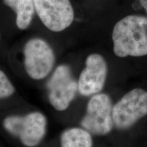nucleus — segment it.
<instances>
[{
	"label": "nucleus",
	"instance_id": "f257e3e1",
	"mask_svg": "<svg viewBox=\"0 0 147 147\" xmlns=\"http://www.w3.org/2000/svg\"><path fill=\"white\" fill-rule=\"evenodd\" d=\"M113 51L119 57L147 55V17L129 15L117 22L113 31Z\"/></svg>",
	"mask_w": 147,
	"mask_h": 147
},
{
	"label": "nucleus",
	"instance_id": "f03ea898",
	"mask_svg": "<svg viewBox=\"0 0 147 147\" xmlns=\"http://www.w3.org/2000/svg\"><path fill=\"white\" fill-rule=\"evenodd\" d=\"M147 115V91L136 88L121 97L113 108L114 127L125 130Z\"/></svg>",
	"mask_w": 147,
	"mask_h": 147
},
{
	"label": "nucleus",
	"instance_id": "7ed1b4c3",
	"mask_svg": "<svg viewBox=\"0 0 147 147\" xmlns=\"http://www.w3.org/2000/svg\"><path fill=\"white\" fill-rule=\"evenodd\" d=\"M3 126L12 135L19 138L25 146L34 147L43 138L47 127V119L42 113L35 112L28 115L10 116L5 119Z\"/></svg>",
	"mask_w": 147,
	"mask_h": 147
},
{
	"label": "nucleus",
	"instance_id": "20e7f679",
	"mask_svg": "<svg viewBox=\"0 0 147 147\" xmlns=\"http://www.w3.org/2000/svg\"><path fill=\"white\" fill-rule=\"evenodd\" d=\"M113 103L106 93L95 94L89 101L87 113L81 121V125L89 133L106 135L111 131L114 124Z\"/></svg>",
	"mask_w": 147,
	"mask_h": 147
},
{
	"label": "nucleus",
	"instance_id": "39448f33",
	"mask_svg": "<svg viewBox=\"0 0 147 147\" xmlns=\"http://www.w3.org/2000/svg\"><path fill=\"white\" fill-rule=\"evenodd\" d=\"M25 67L27 74L35 80L45 78L55 63V54L45 40L33 38L24 47Z\"/></svg>",
	"mask_w": 147,
	"mask_h": 147
},
{
	"label": "nucleus",
	"instance_id": "423d86ee",
	"mask_svg": "<svg viewBox=\"0 0 147 147\" xmlns=\"http://www.w3.org/2000/svg\"><path fill=\"white\" fill-rule=\"evenodd\" d=\"M35 10L44 25L55 32L70 26L74 12L69 0H34Z\"/></svg>",
	"mask_w": 147,
	"mask_h": 147
},
{
	"label": "nucleus",
	"instance_id": "0eeeda50",
	"mask_svg": "<svg viewBox=\"0 0 147 147\" xmlns=\"http://www.w3.org/2000/svg\"><path fill=\"white\" fill-rule=\"evenodd\" d=\"M47 87L51 105L56 110L63 111L68 108L76 96L78 82L74 78L68 66L61 65L51 76Z\"/></svg>",
	"mask_w": 147,
	"mask_h": 147
},
{
	"label": "nucleus",
	"instance_id": "6e6552de",
	"mask_svg": "<svg viewBox=\"0 0 147 147\" xmlns=\"http://www.w3.org/2000/svg\"><path fill=\"white\" fill-rule=\"evenodd\" d=\"M108 74L106 60L100 54H91L86 59V67L78 82L79 93L84 96L97 94L102 91Z\"/></svg>",
	"mask_w": 147,
	"mask_h": 147
},
{
	"label": "nucleus",
	"instance_id": "1a4fd4ad",
	"mask_svg": "<svg viewBox=\"0 0 147 147\" xmlns=\"http://www.w3.org/2000/svg\"><path fill=\"white\" fill-rule=\"evenodd\" d=\"M7 6L16 14V23L18 28L25 29L29 26L34 18L35 6L34 0H3Z\"/></svg>",
	"mask_w": 147,
	"mask_h": 147
},
{
	"label": "nucleus",
	"instance_id": "9d476101",
	"mask_svg": "<svg viewBox=\"0 0 147 147\" xmlns=\"http://www.w3.org/2000/svg\"><path fill=\"white\" fill-rule=\"evenodd\" d=\"M61 147H92L91 134L81 128H71L65 130L61 136Z\"/></svg>",
	"mask_w": 147,
	"mask_h": 147
},
{
	"label": "nucleus",
	"instance_id": "9b49d317",
	"mask_svg": "<svg viewBox=\"0 0 147 147\" xmlns=\"http://www.w3.org/2000/svg\"><path fill=\"white\" fill-rule=\"evenodd\" d=\"M14 92V87L6 75L0 70V98L10 97Z\"/></svg>",
	"mask_w": 147,
	"mask_h": 147
},
{
	"label": "nucleus",
	"instance_id": "f8f14e48",
	"mask_svg": "<svg viewBox=\"0 0 147 147\" xmlns=\"http://www.w3.org/2000/svg\"><path fill=\"white\" fill-rule=\"evenodd\" d=\"M140 3L143 7V8L146 10L147 14V0H139Z\"/></svg>",
	"mask_w": 147,
	"mask_h": 147
}]
</instances>
